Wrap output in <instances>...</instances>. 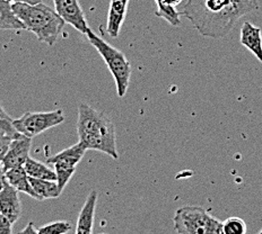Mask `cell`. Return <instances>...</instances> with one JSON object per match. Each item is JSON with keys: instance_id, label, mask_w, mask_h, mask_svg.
I'll return each instance as SVG.
<instances>
[{"instance_id": "1", "label": "cell", "mask_w": 262, "mask_h": 234, "mask_svg": "<svg viewBox=\"0 0 262 234\" xmlns=\"http://www.w3.org/2000/svg\"><path fill=\"white\" fill-rule=\"evenodd\" d=\"M258 7V0H187L180 14L203 36L222 39L243 16Z\"/></svg>"}, {"instance_id": "2", "label": "cell", "mask_w": 262, "mask_h": 234, "mask_svg": "<svg viewBox=\"0 0 262 234\" xmlns=\"http://www.w3.org/2000/svg\"><path fill=\"white\" fill-rule=\"evenodd\" d=\"M77 132L79 143L86 150L100 151L118 159L116 127L106 114L98 112L87 104L78 107Z\"/></svg>"}, {"instance_id": "3", "label": "cell", "mask_w": 262, "mask_h": 234, "mask_svg": "<svg viewBox=\"0 0 262 234\" xmlns=\"http://www.w3.org/2000/svg\"><path fill=\"white\" fill-rule=\"evenodd\" d=\"M12 7L16 16L23 21L25 29L32 32L40 42L48 45H53L57 42L66 23L56 9L41 3L36 5L13 3Z\"/></svg>"}, {"instance_id": "4", "label": "cell", "mask_w": 262, "mask_h": 234, "mask_svg": "<svg viewBox=\"0 0 262 234\" xmlns=\"http://www.w3.org/2000/svg\"><path fill=\"white\" fill-rule=\"evenodd\" d=\"M86 37L91 44L96 48V51L100 53L112 73L114 80H116L118 96L123 97L127 94L131 77V64L128 59L121 51L108 44L91 29L87 31Z\"/></svg>"}, {"instance_id": "5", "label": "cell", "mask_w": 262, "mask_h": 234, "mask_svg": "<svg viewBox=\"0 0 262 234\" xmlns=\"http://www.w3.org/2000/svg\"><path fill=\"white\" fill-rule=\"evenodd\" d=\"M178 234H224L223 222L201 206H183L173 217Z\"/></svg>"}, {"instance_id": "6", "label": "cell", "mask_w": 262, "mask_h": 234, "mask_svg": "<svg viewBox=\"0 0 262 234\" xmlns=\"http://www.w3.org/2000/svg\"><path fill=\"white\" fill-rule=\"evenodd\" d=\"M63 122L64 114L62 110L36 113L27 112L20 117L14 119V126L19 134L32 139Z\"/></svg>"}, {"instance_id": "7", "label": "cell", "mask_w": 262, "mask_h": 234, "mask_svg": "<svg viewBox=\"0 0 262 234\" xmlns=\"http://www.w3.org/2000/svg\"><path fill=\"white\" fill-rule=\"evenodd\" d=\"M86 149L79 142L73 146L60 151L59 153L50 157L47 162H50L54 167V171L57 175V183L59 189L63 192V189L70 181V179L74 176L80 160L86 153Z\"/></svg>"}, {"instance_id": "8", "label": "cell", "mask_w": 262, "mask_h": 234, "mask_svg": "<svg viewBox=\"0 0 262 234\" xmlns=\"http://www.w3.org/2000/svg\"><path fill=\"white\" fill-rule=\"evenodd\" d=\"M54 9L64 23L72 25L81 34H85L90 30L86 16L81 8L79 0H53Z\"/></svg>"}, {"instance_id": "9", "label": "cell", "mask_w": 262, "mask_h": 234, "mask_svg": "<svg viewBox=\"0 0 262 234\" xmlns=\"http://www.w3.org/2000/svg\"><path fill=\"white\" fill-rule=\"evenodd\" d=\"M32 145V139L19 135L18 138L13 139L9 144L6 155L2 163L5 171H8L15 168H23L26 160L30 158V151Z\"/></svg>"}, {"instance_id": "10", "label": "cell", "mask_w": 262, "mask_h": 234, "mask_svg": "<svg viewBox=\"0 0 262 234\" xmlns=\"http://www.w3.org/2000/svg\"><path fill=\"white\" fill-rule=\"evenodd\" d=\"M18 193V190L9 185L7 180H5L0 190V213L13 224L18 221L21 214V203Z\"/></svg>"}, {"instance_id": "11", "label": "cell", "mask_w": 262, "mask_h": 234, "mask_svg": "<svg viewBox=\"0 0 262 234\" xmlns=\"http://www.w3.org/2000/svg\"><path fill=\"white\" fill-rule=\"evenodd\" d=\"M239 42L262 63V34L260 27L251 24L250 21H244L239 32Z\"/></svg>"}, {"instance_id": "12", "label": "cell", "mask_w": 262, "mask_h": 234, "mask_svg": "<svg viewBox=\"0 0 262 234\" xmlns=\"http://www.w3.org/2000/svg\"><path fill=\"white\" fill-rule=\"evenodd\" d=\"M97 204V192L93 190L87 196L85 204L81 209L77 224H76L75 234H93V226L95 220V210Z\"/></svg>"}, {"instance_id": "13", "label": "cell", "mask_w": 262, "mask_h": 234, "mask_svg": "<svg viewBox=\"0 0 262 234\" xmlns=\"http://www.w3.org/2000/svg\"><path fill=\"white\" fill-rule=\"evenodd\" d=\"M129 0H111L107 14L106 31L108 35L118 37L124 23L125 14L128 10Z\"/></svg>"}, {"instance_id": "14", "label": "cell", "mask_w": 262, "mask_h": 234, "mask_svg": "<svg viewBox=\"0 0 262 234\" xmlns=\"http://www.w3.org/2000/svg\"><path fill=\"white\" fill-rule=\"evenodd\" d=\"M5 178L8 181L9 185L17 189L18 192L25 193L27 195H30L32 198L39 200V197H37L36 193L33 189L31 181H30V177L27 175L24 167L23 168H15V169H10L8 171H5Z\"/></svg>"}, {"instance_id": "15", "label": "cell", "mask_w": 262, "mask_h": 234, "mask_svg": "<svg viewBox=\"0 0 262 234\" xmlns=\"http://www.w3.org/2000/svg\"><path fill=\"white\" fill-rule=\"evenodd\" d=\"M156 4V16L165 19L172 26L181 25V14L176 9L182 0H154Z\"/></svg>"}, {"instance_id": "16", "label": "cell", "mask_w": 262, "mask_h": 234, "mask_svg": "<svg viewBox=\"0 0 262 234\" xmlns=\"http://www.w3.org/2000/svg\"><path fill=\"white\" fill-rule=\"evenodd\" d=\"M0 30H26L8 0H0Z\"/></svg>"}, {"instance_id": "17", "label": "cell", "mask_w": 262, "mask_h": 234, "mask_svg": "<svg viewBox=\"0 0 262 234\" xmlns=\"http://www.w3.org/2000/svg\"><path fill=\"white\" fill-rule=\"evenodd\" d=\"M24 169L27 175H29V177L31 178L57 181V175L54 169H51V168H49L47 165H45V163L33 159L31 157L26 160L24 165Z\"/></svg>"}, {"instance_id": "18", "label": "cell", "mask_w": 262, "mask_h": 234, "mask_svg": "<svg viewBox=\"0 0 262 234\" xmlns=\"http://www.w3.org/2000/svg\"><path fill=\"white\" fill-rule=\"evenodd\" d=\"M30 181L37 197H39V200L58 198L62 193L59 189L58 183L56 180H43V179H35L30 177Z\"/></svg>"}, {"instance_id": "19", "label": "cell", "mask_w": 262, "mask_h": 234, "mask_svg": "<svg viewBox=\"0 0 262 234\" xmlns=\"http://www.w3.org/2000/svg\"><path fill=\"white\" fill-rule=\"evenodd\" d=\"M247 223L241 217L232 216L223 222L224 234H247Z\"/></svg>"}, {"instance_id": "20", "label": "cell", "mask_w": 262, "mask_h": 234, "mask_svg": "<svg viewBox=\"0 0 262 234\" xmlns=\"http://www.w3.org/2000/svg\"><path fill=\"white\" fill-rule=\"evenodd\" d=\"M0 132L5 133L13 139L18 138L19 135H21L16 131L14 126V119L4 110L2 102H0Z\"/></svg>"}, {"instance_id": "21", "label": "cell", "mask_w": 262, "mask_h": 234, "mask_svg": "<svg viewBox=\"0 0 262 234\" xmlns=\"http://www.w3.org/2000/svg\"><path fill=\"white\" fill-rule=\"evenodd\" d=\"M72 230V224L66 221H57L49 223L37 228L39 234H67Z\"/></svg>"}, {"instance_id": "22", "label": "cell", "mask_w": 262, "mask_h": 234, "mask_svg": "<svg viewBox=\"0 0 262 234\" xmlns=\"http://www.w3.org/2000/svg\"><path fill=\"white\" fill-rule=\"evenodd\" d=\"M12 140H13V138L8 137V135H6L3 132H0V162L3 161L5 155H6Z\"/></svg>"}, {"instance_id": "23", "label": "cell", "mask_w": 262, "mask_h": 234, "mask_svg": "<svg viewBox=\"0 0 262 234\" xmlns=\"http://www.w3.org/2000/svg\"><path fill=\"white\" fill-rule=\"evenodd\" d=\"M0 234H13V223L0 213Z\"/></svg>"}, {"instance_id": "24", "label": "cell", "mask_w": 262, "mask_h": 234, "mask_svg": "<svg viewBox=\"0 0 262 234\" xmlns=\"http://www.w3.org/2000/svg\"><path fill=\"white\" fill-rule=\"evenodd\" d=\"M18 234H39V232H37V230H35L34 224L31 222V223H29V225L24 228V230L19 231Z\"/></svg>"}, {"instance_id": "25", "label": "cell", "mask_w": 262, "mask_h": 234, "mask_svg": "<svg viewBox=\"0 0 262 234\" xmlns=\"http://www.w3.org/2000/svg\"><path fill=\"white\" fill-rule=\"evenodd\" d=\"M5 180H6V178H5V170H4L3 163L0 162V190H2V188L4 186Z\"/></svg>"}, {"instance_id": "26", "label": "cell", "mask_w": 262, "mask_h": 234, "mask_svg": "<svg viewBox=\"0 0 262 234\" xmlns=\"http://www.w3.org/2000/svg\"><path fill=\"white\" fill-rule=\"evenodd\" d=\"M10 3H25V4H30V5H36L40 4L41 0H8Z\"/></svg>"}, {"instance_id": "27", "label": "cell", "mask_w": 262, "mask_h": 234, "mask_svg": "<svg viewBox=\"0 0 262 234\" xmlns=\"http://www.w3.org/2000/svg\"><path fill=\"white\" fill-rule=\"evenodd\" d=\"M258 234H262V228H261V230L259 231V233H258Z\"/></svg>"}, {"instance_id": "28", "label": "cell", "mask_w": 262, "mask_h": 234, "mask_svg": "<svg viewBox=\"0 0 262 234\" xmlns=\"http://www.w3.org/2000/svg\"><path fill=\"white\" fill-rule=\"evenodd\" d=\"M101 234H106V233H101Z\"/></svg>"}]
</instances>
